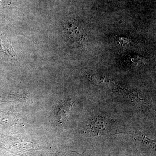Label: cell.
Masks as SVG:
<instances>
[{
  "label": "cell",
  "instance_id": "1",
  "mask_svg": "<svg viewBox=\"0 0 156 156\" xmlns=\"http://www.w3.org/2000/svg\"><path fill=\"white\" fill-rule=\"evenodd\" d=\"M65 28L67 37L71 41L80 46L83 44L85 41V32L79 23L74 20L68 21Z\"/></svg>",
  "mask_w": 156,
  "mask_h": 156
},
{
  "label": "cell",
  "instance_id": "2",
  "mask_svg": "<svg viewBox=\"0 0 156 156\" xmlns=\"http://www.w3.org/2000/svg\"><path fill=\"white\" fill-rule=\"evenodd\" d=\"M117 122H114L113 120L105 119L103 117H97L92 120L88 125V131L90 133L98 135H107L110 134L105 127H110L111 125H114Z\"/></svg>",
  "mask_w": 156,
  "mask_h": 156
},
{
  "label": "cell",
  "instance_id": "3",
  "mask_svg": "<svg viewBox=\"0 0 156 156\" xmlns=\"http://www.w3.org/2000/svg\"><path fill=\"white\" fill-rule=\"evenodd\" d=\"M72 105L71 98H69L60 107L57 113V115L59 118V122L60 123L63 122L67 119L71 111Z\"/></svg>",
  "mask_w": 156,
  "mask_h": 156
},
{
  "label": "cell",
  "instance_id": "4",
  "mask_svg": "<svg viewBox=\"0 0 156 156\" xmlns=\"http://www.w3.org/2000/svg\"><path fill=\"white\" fill-rule=\"evenodd\" d=\"M0 50L3 52H6L10 56H15V53L13 48L8 42L7 39H6L5 40V39H4L3 40L1 37H0Z\"/></svg>",
  "mask_w": 156,
  "mask_h": 156
},
{
  "label": "cell",
  "instance_id": "5",
  "mask_svg": "<svg viewBox=\"0 0 156 156\" xmlns=\"http://www.w3.org/2000/svg\"><path fill=\"white\" fill-rule=\"evenodd\" d=\"M140 134L141 135L140 136H141V139H142L143 143L144 144L147 146L151 147V148L155 150V140H152L150 139L141 132H140Z\"/></svg>",
  "mask_w": 156,
  "mask_h": 156
}]
</instances>
